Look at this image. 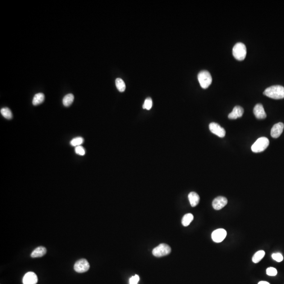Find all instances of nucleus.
I'll use <instances>...</instances> for the list:
<instances>
[{
  "mask_svg": "<svg viewBox=\"0 0 284 284\" xmlns=\"http://www.w3.org/2000/svg\"><path fill=\"white\" fill-rule=\"evenodd\" d=\"M74 100V97L72 94L66 95L63 99V104L65 107H68L71 105Z\"/></svg>",
  "mask_w": 284,
  "mask_h": 284,
  "instance_id": "17",
  "label": "nucleus"
},
{
  "mask_svg": "<svg viewBox=\"0 0 284 284\" xmlns=\"http://www.w3.org/2000/svg\"><path fill=\"white\" fill-rule=\"evenodd\" d=\"M139 281V276L138 275H135L130 279V284H138Z\"/></svg>",
  "mask_w": 284,
  "mask_h": 284,
  "instance_id": "27",
  "label": "nucleus"
},
{
  "mask_svg": "<svg viewBox=\"0 0 284 284\" xmlns=\"http://www.w3.org/2000/svg\"><path fill=\"white\" fill-rule=\"evenodd\" d=\"M258 284H270L269 282H265V281H261V282H258Z\"/></svg>",
  "mask_w": 284,
  "mask_h": 284,
  "instance_id": "28",
  "label": "nucleus"
},
{
  "mask_svg": "<svg viewBox=\"0 0 284 284\" xmlns=\"http://www.w3.org/2000/svg\"><path fill=\"white\" fill-rule=\"evenodd\" d=\"M244 114V109L240 106H236L234 107L232 112L228 115V118L231 120H235L241 117Z\"/></svg>",
  "mask_w": 284,
  "mask_h": 284,
  "instance_id": "13",
  "label": "nucleus"
},
{
  "mask_svg": "<svg viewBox=\"0 0 284 284\" xmlns=\"http://www.w3.org/2000/svg\"><path fill=\"white\" fill-rule=\"evenodd\" d=\"M193 219H194V216L193 214H191V213L186 214L183 217L182 223L184 226L186 227V226H188L193 221Z\"/></svg>",
  "mask_w": 284,
  "mask_h": 284,
  "instance_id": "18",
  "label": "nucleus"
},
{
  "mask_svg": "<svg viewBox=\"0 0 284 284\" xmlns=\"http://www.w3.org/2000/svg\"><path fill=\"white\" fill-rule=\"evenodd\" d=\"M227 235V232L224 229H217L212 234V238L215 243H220L223 241Z\"/></svg>",
  "mask_w": 284,
  "mask_h": 284,
  "instance_id": "7",
  "label": "nucleus"
},
{
  "mask_svg": "<svg viewBox=\"0 0 284 284\" xmlns=\"http://www.w3.org/2000/svg\"><path fill=\"white\" fill-rule=\"evenodd\" d=\"M1 113L4 118L11 120L13 117L12 113L8 107H4L1 109Z\"/></svg>",
  "mask_w": 284,
  "mask_h": 284,
  "instance_id": "21",
  "label": "nucleus"
},
{
  "mask_svg": "<svg viewBox=\"0 0 284 284\" xmlns=\"http://www.w3.org/2000/svg\"><path fill=\"white\" fill-rule=\"evenodd\" d=\"M171 252V248L166 244H161L153 249L152 253L157 257H161L167 255Z\"/></svg>",
  "mask_w": 284,
  "mask_h": 284,
  "instance_id": "5",
  "label": "nucleus"
},
{
  "mask_svg": "<svg viewBox=\"0 0 284 284\" xmlns=\"http://www.w3.org/2000/svg\"><path fill=\"white\" fill-rule=\"evenodd\" d=\"M265 255V252L264 250H259L256 252L253 257L252 261L254 263H257L263 259Z\"/></svg>",
  "mask_w": 284,
  "mask_h": 284,
  "instance_id": "19",
  "label": "nucleus"
},
{
  "mask_svg": "<svg viewBox=\"0 0 284 284\" xmlns=\"http://www.w3.org/2000/svg\"><path fill=\"white\" fill-rule=\"evenodd\" d=\"M198 80L200 86L203 88H207L212 82V77L209 72L202 71L198 75Z\"/></svg>",
  "mask_w": 284,
  "mask_h": 284,
  "instance_id": "4",
  "label": "nucleus"
},
{
  "mask_svg": "<svg viewBox=\"0 0 284 284\" xmlns=\"http://www.w3.org/2000/svg\"><path fill=\"white\" fill-rule=\"evenodd\" d=\"M38 278L34 272H30L25 274L23 278V284H36L38 282Z\"/></svg>",
  "mask_w": 284,
  "mask_h": 284,
  "instance_id": "10",
  "label": "nucleus"
},
{
  "mask_svg": "<svg viewBox=\"0 0 284 284\" xmlns=\"http://www.w3.org/2000/svg\"><path fill=\"white\" fill-rule=\"evenodd\" d=\"M115 85L116 88L119 91L123 92L126 89V85L124 80L121 78H117L115 80Z\"/></svg>",
  "mask_w": 284,
  "mask_h": 284,
  "instance_id": "20",
  "label": "nucleus"
},
{
  "mask_svg": "<svg viewBox=\"0 0 284 284\" xmlns=\"http://www.w3.org/2000/svg\"><path fill=\"white\" fill-rule=\"evenodd\" d=\"M272 258L277 262H281L283 260V256L280 253H275L272 255Z\"/></svg>",
  "mask_w": 284,
  "mask_h": 284,
  "instance_id": "26",
  "label": "nucleus"
},
{
  "mask_svg": "<svg viewBox=\"0 0 284 284\" xmlns=\"http://www.w3.org/2000/svg\"><path fill=\"white\" fill-rule=\"evenodd\" d=\"M188 197L189 203L192 207H195L196 206L198 205L200 202V198L197 193H195L194 191H192L189 193Z\"/></svg>",
  "mask_w": 284,
  "mask_h": 284,
  "instance_id": "15",
  "label": "nucleus"
},
{
  "mask_svg": "<svg viewBox=\"0 0 284 284\" xmlns=\"http://www.w3.org/2000/svg\"><path fill=\"white\" fill-rule=\"evenodd\" d=\"M284 124L282 123L279 122L274 125L271 130V136L272 138H277L281 136L284 130Z\"/></svg>",
  "mask_w": 284,
  "mask_h": 284,
  "instance_id": "11",
  "label": "nucleus"
},
{
  "mask_svg": "<svg viewBox=\"0 0 284 284\" xmlns=\"http://www.w3.org/2000/svg\"><path fill=\"white\" fill-rule=\"evenodd\" d=\"M253 112L256 117L258 119H264L266 117V114L263 106L261 104H257L256 105Z\"/></svg>",
  "mask_w": 284,
  "mask_h": 284,
  "instance_id": "12",
  "label": "nucleus"
},
{
  "mask_svg": "<svg viewBox=\"0 0 284 284\" xmlns=\"http://www.w3.org/2000/svg\"><path fill=\"white\" fill-rule=\"evenodd\" d=\"M209 130L211 132L215 134L220 138H224L226 134V131L223 127L216 123H211L209 125Z\"/></svg>",
  "mask_w": 284,
  "mask_h": 284,
  "instance_id": "8",
  "label": "nucleus"
},
{
  "mask_svg": "<svg viewBox=\"0 0 284 284\" xmlns=\"http://www.w3.org/2000/svg\"><path fill=\"white\" fill-rule=\"evenodd\" d=\"M89 264L86 259H80L77 261L74 266L75 272L79 273H83L87 272L89 270Z\"/></svg>",
  "mask_w": 284,
  "mask_h": 284,
  "instance_id": "6",
  "label": "nucleus"
},
{
  "mask_svg": "<svg viewBox=\"0 0 284 284\" xmlns=\"http://www.w3.org/2000/svg\"><path fill=\"white\" fill-rule=\"evenodd\" d=\"M264 94L270 98L279 100L284 98V88L281 85H274L267 88Z\"/></svg>",
  "mask_w": 284,
  "mask_h": 284,
  "instance_id": "1",
  "label": "nucleus"
},
{
  "mask_svg": "<svg viewBox=\"0 0 284 284\" xmlns=\"http://www.w3.org/2000/svg\"><path fill=\"white\" fill-rule=\"evenodd\" d=\"M228 203L227 198L223 196H218L213 200L212 205L215 209L220 210L226 205Z\"/></svg>",
  "mask_w": 284,
  "mask_h": 284,
  "instance_id": "9",
  "label": "nucleus"
},
{
  "mask_svg": "<svg viewBox=\"0 0 284 284\" xmlns=\"http://www.w3.org/2000/svg\"><path fill=\"white\" fill-rule=\"evenodd\" d=\"M270 144L269 139L265 137H261L258 139L252 145L251 149L254 153H259L265 150Z\"/></svg>",
  "mask_w": 284,
  "mask_h": 284,
  "instance_id": "3",
  "label": "nucleus"
},
{
  "mask_svg": "<svg viewBox=\"0 0 284 284\" xmlns=\"http://www.w3.org/2000/svg\"><path fill=\"white\" fill-rule=\"evenodd\" d=\"M152 105H153V101H152V98L150 97H148L145 100L143 105V108L144 109H146L147 110H150L151 109Z\"/></svg>",
  "mask_w": 284,
  "mask_h": 284,
  "instance_id": "23",
  "label": "nucleus"
},
{
  "mask_svg": "<svg viewBox=\"0 0 284 284\" xmlns=\"http://www.w3.org/2000/svg\"><path fill=\"white\" fill-rule=\"evenodd\" d=\"M247 49L245 45L243 43H237L234 45L233 48V54L234 57L238 61H243L246 56Z\"/></svg>",
  "mask_w": 284,
  "mask_h": 284,
  "instance_id": "2",
  "label": "nucleus"
},
{
  "mask_svg": "<svg viewBox=\"0 0 284 284\" xmlns=\"http://www.w3.org/2000/svg\"><path fill=\"white\" fill-rule=\"evenodd\" d=\"M47 253V249L43 246H39L35 249L31 254L32 258L41 257Z\"/></svg>",
  "mask_w": 284,
  "mask_h": 284,
  "instance_id": "14",
  "label": "nucleus"
},
{
  "mask_svg": "<svg viewBox=\"0 0 284 284\" xmlns=\"http://www.w3.org/2000/svg\"><path fill=\"white\" fill-rule=\"evenodd\" d=\"M75 152L79 155L83 156L85 154V150L83 147L82 146H78L75 147Z\"/></svg>",
  "mask_w": 284,
  "mask_h": 284,
  "instance_id": "24",
  "label": "nucleus"
},
{
  "mask_svg": "<svg viewBox=\"0 0 284 284\" xmlns=\"http://www.w3.org/2000/svg\"><path fill=\"white\" fill-rule=\"evenodd\" d=\"M84 143V139L82 137H76L73 139H72L70 142V144L72 146L76 147L80 146Z\"/></svg>",
  "mask_w": 284,
  "mask_h": 284,
  "instance_id": "22",
  "label": "nucleus"
},
{
  "mask_svg": "<svg viewBox=\"0 0 284 284\" xmlns=\"http://www.w3.org/2000/svg\"><path fill=\"white\" fill-rule=\"evenodd\" d=\"M266 273L268 276H275L277 274L276 269L274 267H269L266 270Z\"/></svg>",
  "mask_w": 284,
  "mask_h": 284,
  "instance_id": "25",
  "label": "nucleus"
},
{
  "mask_svg": "<svg viewBox=\"0 0 284 284\" xmlns=\"http://www.w3.org/2000/svg\"><path fill=\"white\" fill-rule=\"evenodd\" d=\"M44 99L45 96L43 93H39L36 94L33 99V105L34 106L39 105L44 102Z\"/></svg>",
  "mask_w": 284,
  "mask_h": 284,
  "instance_id": "16",
  "label": "nucleus"
}]
</instances>
